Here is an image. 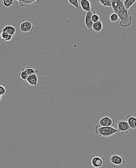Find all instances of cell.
Here are the masks:
<instances>
[{"label": "cell", "mask_w": 136, "mask_h": 168, "mask_svg": "<svg viewBox=\"0 0 136 168\" xmlns=\"http://www.w3.org/2000/svg\"><path fill=\"white\" fill-rule=\"evenodd\" d=\"M5 92H6L5 88L2 85H0V95L2 96L4 95L5 94Z\"/></svg>", "instance_id": "obj_24"}, {"label": "cell", "mask_w": 136, "mask_h": 168, "mask_svg": "<svg viewBox=\"0 0 136 168\" xmlns=\"http://www.w3.org/2000/svg\"><path fill=\"white\" fill-rule=\"evenodd\" d=\"M2 95H0V102H1L2 101Z\"/></svg>", "instance_id": "obj_25"}, {"label": "cell", "mask_w": 136, "mask_h": 168, "mask_svg": "<svg viewBox=\"0 0 136 168\" xmlns=\"http://www.w3.org/2000/svg\"><path fill=\"white\" fill-rule=\"evenodd\" d=\"M95 132L98 136L106 138L113 136L119 131L113 127L101 126L98 125L95 128Z\"/></svg>", "instance_id": "obj_2"}, {"label": "cell", "mask_w": 136, "mask_h": 168, "mask_svg": "<svg viewBox=\"0 0 136 168\" xmlns=\"http://www.w3.org/2000/svg\"><path fill=\"white\" fill-rule=\"evenodd\" d=\"M14 1L13 0H3L2 3L6 7H9L14 4Z\"/></svg>", "instance_id": "obj_21"}, {"label": "cell", "mask_w": 136, "mask_h": 168, "mask_svg": "<svg viewBox=\"0 0 136 168\" xmlns=\"http://www.w3.org/2000/svg\"><path fill=\"white\" fill-rule=\"evenodd\" d=\"M19 76V79L22 81H27L28 77H29L28 74L25 71L24 68L21 69Z\"/></svg>", "instance_id": "obj_17"}, {"label": "cell", "mask_w": 136, "mask_h": 168, "mask_svg": "<svg viewBox=\"0 0 136 168\" xmlns=\"http://www.w3.org/2000/svg\"><path fill=\"white\" fill-rule=\"evenodd\" d=\"M0 37L1 38L2 41L7 42V41H10L12 40L13 36L8 35L7 33L0 32Z\"/></svg>", "instance_id": "obj_16"}, {"label": "cell", "mask_w": 136, "mask_h": 168, "mask_svg": "<svg viewBox=\"0 0 136 168\" xmlns=\"http://www.w3.org/2000/svg\"><path fill=\"white\" fill-rule=\"evenodd\" d=\"M117 128L119 132L122 134L127 133L131 131L132 129L129 124L125 121H119L117 123Z\"/></svg>", "instance_id": "obj_4"}, {"label": "cell", "mask_w": 136, "mask_h": 168, "mask_svg": "<svg viewBox=\"0 0 136 168\" xmlns=\"http://www.w3.org/2000/svg\"><path fill=\"white\" fill-rule=\"evenodd\" d=\"M96 13V11L93 9H92L91 11L86 13L85 18V24L88 30L91 31L93 29V22H92V17L94 14Z\"/></svg>", "instance_id": "obj_5"}, {"label": "cell", "mask_w": 136, "mask_h": 168, "mask_svg": "<svg viewBox=\"0 0 136 168\" xmlns=\"http://www.w3.org/2000/svg\"><path fill=\"white\" fill-rule=\"evenodd\" d=\"M24 69L29 76L34 75V74L38 75L39 73V71L37 70L34 69L32 66H27L25 68H24Z\"/></svg>", "instance_id": "obj_15"}, {"label": "cell", "mask_w": 136, "mask_h": 168, "mask_svg": "<svg viewBox=\"0 0 136 168\" xmlns=\"http://www.w3.org/2000/svg\"><path fill=\"white\" fill-rule=\"evenodd\" d=\"M91 164L94 168H100L103 164V161L100 156H96L92 159Z\"/></svg>", "instance_id": "obj_8"}, {"label": "cell", "mask_w": 136, "mask_h": 168, "mask_svg": "<svg viewBox=\"0 0 136 168\" xmlns=\"http://www.w3.org/2000/svg\"><path fill=\"white\" fill-rule=\"evenodd\" d=\"M16 29L12 25H7L0 32L4 33H7L8 35L13 36L15 33H16Z\"/></svg>", "instance_id": "obj_11"}, {"label": "cell", "mask_w": 136, "mask_h": 168, "mask_svg": "<svg viewBox=\"0 0 136 168\" xmlns=\"http://www.w3.org/2000/svg\"><path fill=\"white\" fill-rule=\"evenodd\" d=\"M103 27V25L102 22L99 20L97 22L93 23V29L96 32L99 33L102 30Z\"/></svg>", "instance_id": "obj_14"}, {"label": "cell", "mask_w": 136, "mask_h": 168, "mask_svg": "<svg viewBox=\"0 0 136 168\" xmlns=\"http://www.w3.org/2000/svg\"><path fill=\"white\" fill-rule=\"evenodd\" d=\"M18 2L20 4V7H29L30 5L34 4H38L40 2L38 0H27V1H18Z\"/></svg>", "instance_id": "obj_9"}, {"label": "cell", "mask_w": 136, "mask_h": 168, "mask_svg": "<svg viewBox=\"0 0 136 168\" xmlns=\"http://www.w3.org/2000/svg\"><path fill=\"white\" fill-rule=\"evenodd\" d=\"M99 125L101 126L113 127L115 124V120L109 116H104L99 121Z\"/></svg>", "instance_id": "obj_6"}, {"label": "cell", "mask_w": 136, "mask_h": 168, "mask_svg": "<svg viewBox=\"0 0 136 168\" xmlns=\"http://www.w3.org/2000/svg\"><path fill=\"white\" fill-rule=\"evenodd\" d=\"M99 19H100V17H99V15H98L97 14H94L93 15H92V22H93V23L97 22H98V21L100 20Z\"/></svg>", "instance_id": "obj_23"}, {"label": "cell", "mask_w": 136, "mask_h": 168, "mask_svg": "<svg viewBox=\"0 0 136 168\" xmlns=\"http://www.w3.org/2000/svg\"><path fill=\"white\" fill-rule=\"evenodd\" d=\"M19 29L22 33H27L31 32L34 29V25L31 19H28L23 22L19 26Z\"/></svg>", "instance_id": "obj_3"}, {"label": "cell", "mask_w": 136, "mask_h": 168, "mask_svg": "<svg viewBox=\"0 0 136 168\" xmlns=\"http://www.w3.org/2000/svg\"><path fill=\"white\" fill-rule=\"evenodd\" d=\"M27 81L28 83L32 86H36L38 84V78L37 75L34 74L32 75L29 76L28 77Z\"/></svg>", "instance_id": "obj_13"}, {"label": "cell", "mask_w": 136, "mask_h": 168, "mask_svg": "<svg viewBox=\"0 0 136 168\" xmlns=\"http://www.w3.org/2000/svg\"><path fill=\"white\" fill-rule=\"evenodd\" d=\"M80 6L83 10L87 12L91 11V2L88 0H81L80 1Z\"/></svg>", "instance_id": "obj_10"}, {"label": "cell", "mask_w": 136, "mask_h": 168, "mask_svg": "<svg viewBox=\"0 0 136 168\" xmlns=\"http://www.w3.org/2000/svg\"><path fill=\"white\" fill-rule=\"evenodd\" d=\"M136 2V0H124L123 1V4L126 9L128 10L130 7Z\"/></svg>", "instance_id": "obj_18"}, {"label": "cell", "mask_w": 136, "mask_h": 168, "mask_svg": "<svg viewBox=\"0 0 136 168\" xmlns=\"http://www.w3.org/2000/svg\"><path fill=\"white\" fill-rule=\"evenodd\" d=\"M68 2L71 4V5H72L74 7H75V8H76V9H79V1L78 0H68Z\"/></svg>", "instance_id": "obj_22"}, {"label": "cell", "mask_w": 136, "mask_h": 168, "mask_svg": "<svg viewBox=\"0 0 136 168\" xmlns=\"http://www.w3.org/2000/svg\"><path fill=\"white\" fill-rule=\"evenodd\" d=\"M117 14L118 15L120 19V25L121 26L126 28L130 26L132 22V17L128 10L124 7L118 12Z\"/></svg>", "instance_id": "obj_1"}, {"label": "cell", "mask_w": 136, "mask_h": 168, "mask_svg": "<svg viewBox=\"0 0 136 168\" xmlns=\"http://www.w3.org/2000/svg\"><path fill=\"white\" fill-rule=\"evenodd\" d=\"M120 19L118 15L117 14L114 13L111 14L110 16V19L112 22L115 23Z\"/></svg>", "instance_id": "obj_20"}, {"label": "cell", "mask_w": 136, "mask_h": 168, "mask_svg": "<svg viewBox=\"0 0 136 168\" xmlns=\"http://www.w3.org/2000/svg\"><path fill=\"white\" fill-rule=\"evenodd\" d=\"M110 160L113 164L116 166H122L125 162L124 157L118 155H113L110 157Z\"/></svg>", "instance_id": "obj_7"}, {"label": "cell", "mask_w": 136, "mask_h": 168, "mask_svg": "<svg viewBox=\"0 0 136 168\" xmlns=\"http://www.w3.org/2000/svg\"><path fill=\"white\" fill-rule=\"evenodd\" d=\"M101 5H102L104 7H112L111 5V0H102V1H98Z\"/></svg>", "instance_id": "obj_19"}, {"label": "cell", "mask_w": 136, "mask_h": 168, "mask_svg": "<svg viewBox=\"0 0 136 168\" xmlns=\"http://www.w3.org/2000/svg\"><path fill=\"white\" fill-rule=\"evenodd\" d=\"M127 122L132 129H136V117L131 115H128L126 117Z\"/></svg>", "instance_id": "obj_12"}]
</instances>
